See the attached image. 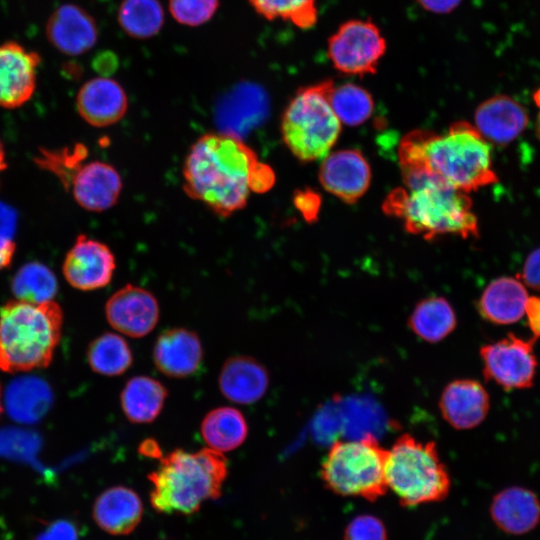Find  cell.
<instances>
[{
  "label": "cell",
  "mask_w": 540,
  "mask_h": 540,
  "mask_svg": "<svg viewBox=\"0 0 540 540\" xmlns=\"http://www.w3.org/2000/svg\"><path fill=\"white\" fill-rule=\"evenodd\" d=\"M46 35L61 53L78 56L96 44L98 31L95 20L87 11L74 4H63L49 16Z\"/></svg>",
  "instance_id": "44dd1931"
},
{
  "label": "cell",
  "mask_w": 540,
  "mask_h": 540,
  "mask_svg": "<svg viewBox=\"0 0 540 540\" xmlns=\"http://www.w3.org/2000/svg\"><path fill=\"white\" fill-rule=\"evenodd\" d=\"M535 341L510 332L481 346L479 354L484 378L506 391L531 388L538 369Z\"/></svg>",
  "instance_id": "30bf717a"
},
{
  "label": "cell",
  "mask_w": 540,
  "mask_h": 540,
  "mask_svg": "<svg viewBox=\"0 0 540 540\" xmlns=\"http://www.w3.org/2000/svg\"><path fill=\"white\" fill-rule=\"evenodd\" d=\"M329 102L339 121L348 126L363 124L374 111L372 95L354 83L334 86L329 94Z\"/></svg>",
  "instance_id": "1f68e13d"
},
{
  "label": "cell",
  "mask_w": 540,
  "mask_h": 540,
  "mask_svg": "<svg viewBox=\"0 0 540 540\" xmlns=\"http://www.w3.org/2000/svg\"><path fill=\"white\" fill-rule=\"evenodd\" d=\"M158 460V467L147 476L152 485L149 499L156 512L191 515L204 502L221 496L228 475V460L221 452L175 449Z\"/></svg>",
  "instance_id": "277c9868"
},
{
  "label": "cell",
  "mask_w": 540,
  "mask_h": 540,
  "mask_svg": "<svg viewBox=\"0 0 540 540\" xmlns=\"http://www.w3.org/2000/svg\"><path fill=\"white\" fill-rule=\"evenodd\" d=\"M87 156V149L82 144L57 150L41 149L35 157V163L55 175L66 191L71 179Z\"/></svg>",
  "instance_id": "836d02e7"
},
{
  "label": "cell",
  "mask_w": 540,
  "mask_h": 540,
  "mask_svg": "<svg viewBox=\"0 0 540 540\" xmlns=\"http://www.w3.org/2000/svg\"><path fill=\"white\" fill-rule=\"evenodd\" d=\"M87 359L94 372L118 376L131 367L134 358L129 344L122 336L106 332L89 344Z\"/></svg>",
  "instance_id": "f1b7e54d"
},
{
  "label": "cell",
  "mask_w": 540,
  "mask_h": 540,
  "mask_svg": "<svg viewBox=\"0 0 540 540\" xmlns=\"http://www.w3.org/2000/svg\"><path fill=\"white\" fill-rule=\"evenodd\" d=\"M386 49L385 37L370 19H351L342 23L327 41L328 58L344 75L375 74Z\"/></svg>",
  "instance_id": "9c48e42d"
},
{
  "label": "cell",
  "mask_w": 540,
  "mask_h": 540,
  "mask_svg": "<svg viewBox=\"0 0 540 540\" xmlns=\"http://www.w3.org/2000/svg\"><path fill=\"white\" fill-rule=\"evenodd\" d=\"M200 430L209 448L223 453L235 450L244 443L248 424L242 412L225 406L209 411L201 422Z\"/></svg>",
  "instance_id": "484cf974"
},
{
  "label": "cell",
  "mask_w": 540,
  "mask_h": 540,
  "mask_svg": "<svg viewBox=\"0 0 540 540\" xmlns=\"http://www.w3.org/2000/svg\"><path fill=\"white\" fill-rule=\"evenodd\" d=\"M317 0H249L254 10L267 20L281 19L300 29H310L318 19Z\"/></svg>",
  "instance_id": "d6a6232c"
},
{
  "label": "cell",
  "mask_w": 540,
  "mask_h": 540,
  "mask_svg": "<svg viewBox=\"0 0 540 540\" xmlns=\"http://www.w3.org/2000/svg\"><path fill=\"white\" fill-rule=\"evenodd\" d=\"M219 0H169V11L180 24L199 26L215 14Z\"/></svg>",
  "instance_id": "e575fe53"
},
{
  "label": "cell",
  "mask_w": 540,
  "mask_h": 540,
  "mask_svg": "<svg viewBox=\"0 0 540 540\" xmlns=\"http://www.w3.org/2000/svg\"><path fill=\"white\" fill-rule=\"evenodd\" d=\"M261 163L257 153L237 135L205 133L185 156L183 190L214 214L230 217L246 207Z\"/></svg>",
  "instance_id": "6da1fadb"
},
{
  "label": "cell",
  "mask_w": 540,
  "mask_h": 540,
  "mask_svg": "<svg viewBox=\"0 0 540 540\" xmlns=\"http://www.w3.org/2000/svg\"><path fill=\"white\" fill-rule=\"evenodd\" d=\"M404 187L388 194L383 211L405 230L432 240L442 235L478 237V220L467 192L425 175L403 176Z\"/></svg>",
  "instance_id": "3957f363"
},
{
  "label": "cell",
  "mask_w": 540,
  "mask_h": 540,
  "mask_svg": "<svg viewBox=\"0 0 540 540\" xmlns=\"http://www.w3.org/2000/svg\"><path fill=\"white\" fill-rule=\"evenodd\" d=\"M489 515L503 533L522 536L540 524V498L529 488L509 486L493 496Z\"/></svg>",
  "instance_id": "ac0fdd59"
},
{
  "label": "cell",
  "mask_w": 540,
  "mask_h": 540,
  "mask_svg": "<svg viewBox=\"0 0 540 540\" xmlns=\"http://www.w3.org/2000/svg\"><path fill=\"white\" fill-rule=\"evenodd\" d=\"M474 121L476 129L489 143L505 146L522 134L529 123V116L519 102L500 94L478 105Z\"/></svg>",
  "instance_id": "d6986e66"
},
{
  "label": "cell",
  "mask_w": 540,
  "mask_h": 540,
  "mask_svg": "<svg viewBox=\"0 0 540 540\" xmlns=\"http://www.w3.org/2000/svg\"><path fill=\"white\" fill-rule=\"evenodd\" d=\"M535 132L537 139L540 141V112L537 115L536 123H535Z\"/></svg>",
  "instance_id": "f6af8a7d"
},
{
  "label": "cell",
  "mask_w": 540,
  "mask_h": 540,
  "mask_svg": "<svg viewBox=\"0 0 540 540\" xmlns=\"http://www.w3.org/2000/svg\"><path fill=\"white\" fill-rule=\"evenodd\" d=\"M385 477L388 490L408 508L440 502L451 489V478L436 444L410 434L398 437L388 450Z\"/></svg>",
  "instance_id": "8992f818"
},
{
  "label": "cell",
  "mask_w": 540,
  "mask_h": 540,
  "mask_svg": "<svg viewBox=\"0 0 540 540\" xmlns=\"http://www.w3.org/2000/svg\"><path fill=\"white\" fill-rule=\"evenodd\" d=\"M218 386L228 400L243 405L253 404L265 395L269 386V373L255 358L235 355L224 362Z\"/></svg>",
  "instance_id": "7402d4cb"
},
{
  "label": "cell",
  "mask_w": 540,
  "mask_h": 540,
  "mask_svg": "<svg viewBox=\"0 0 540 540\" xmlns=\"http://www.w3.org/2000/svg\"><path fill=\"white\" fill-rule=\"evenodd\" d=\"M40 61L36 52L17 42L0 45V107L18 108L32 97Z\"/></svg>",
  "instance_id": "4fadbf2b"
},
{
  "label": "cell",
  "mask_w": 540,
  "mask_h": 540,
  "mask_svg": "<svg viewBox=\"0 0 540 540\" xmlns=\"http://www.w3.org/2000/svg\"><path fill=\"white\" fill-rule=\"evenodd\" d=\"M52 401L47 383L36 377L14 380L6 393L9 415L21 423H34L48 411Z\"/></svg>",
  "instance_id": "83f0119b"
},
{
  "label": "cell",
  "mask_w": 540,
  "mask_h": 540,
  "mask_svg": "<svg viewBox=\"0 0 540 540\" xmlns=\"http://www.w3.org/2000/svg\"><path fill=\"white\" fill-rule=\"evenodd\" d=\"M115 269L116 259L110 247L84 234L77 236L62 266L66 281L82 291L107 286L113 278Z\"/></svg>",
  "instance_id": "8fae6325"
},
{
  "label": "cell",
  "mask_w": 540,
  "mask_h": 540,
  "mask_svg": "<svg viewBox=\"0 0 540 540\" xmlns=\"http://www.w3.org/2000/svg\"><path fill=\"white\" fill-rule=\"evenodd\" d=\"M425 10L435 14H448L455 10L462 0H416Z\"/></svg>",
  "instance_id": "60d3db41"
},
{
  "label": "cell",
  "mask_w": 540,
  "mask_h": 540,
  "mask_svg": "<svg viewBox=\"0 0 540 540\" xmlns=\"http://www.w3.org/2000/svg\"><path fill=\"white\" fill-rule=\"evenodd\" d=\"M139 452L153 459H159L162 456L158 443L153 439L143 441L139 446Z\"/></svg>",
  "instance_id": "7bdbcfd3"
},
{
  "label": "cell",
  "mask_w": 540,
  "mask_h": 540,
  "mask_svg": "<svg viewBox=\"0 0 540 540\" xmlns=\"http://www.w3.org/2000/svg\"><path fill=\"white\" fill-rule=\"evenodd\" d=\"M123 181L117 169L100 160L82 163L74 173L69 189L77 204L91 212H103L119 200Z\"/></svg>",
  "instance_id": "9a60e30c"
},
{
  "label": "cell",
  "mask_w": 540,
  "mask_h": 540,
  "mask_svg": "<svg viewBox=\"0 0 540 540\" xmlns=\"http://www.w3.org/2000/svg\"><path fill=\"white\" fill-rule=\"evenodd\" d=\"M387 456L388 450L372 435L359 440L335 441L322 461L320 478L334 494L373 502L388 491Z\"/></svg>",
  "instance_id": "ba28073f"
},
{
  "label": "cell",
  "mask_w": 540,
  "mask_h": 540,
  "mask_svg": "<svg viewBox=\"0 0 540 540\" xmlns=\"http://www.w3.org/2000/svg\"><path fill=\"white\" fill-rule=\"evenodd\" d=\"M164 10L158 0H123L118 11L121 28L131 37L148 39L164 24Z\"/></svg>",
  "instance_id": "f546056e"
},
{
  "label": "cell",
  "mask_w": 540,
  "mask_h": 540,
  "mask_svg": "<svg viewBox=\"0 0 540 540\" xmlns=\"http://www.w3.org/2000/svg\"><path fill=\"white\" fill-rule=\"evenodd\" d=\"M293 201L306 221L313 222L317 219L321 206V198L318 193L309 189L297 191Z\"/></svg>",
  "instance_id": "8d00e7d4"
},
{
  "label": "cell",
  "mask_w": 540,
  "mask_h": 540,
  "mask_svg": "<svg viewBox=\"0 0 540 540\" xmlns=\"http://www.w3.org/2000/svg\"><path fill=\"white\" fill-rule=\"evenodd\" d=\"M398 158L402 177L431 176L467 193L498 181L490 143L466 121L453 123L442 134L409 132L400 141Z\"/></svg>",
  "instance_id": "7a4b0ae2"
},
{
  "label": "cell",
  "mask_w": 540,
  "mask_h": 540,
  "mask_svg": "<svg viewBox=\"0 0 540 540\" xmlns=\"http://www.w3.org/2000/svg\"><path fill=\"white\" fill-rule=\"evenodd\" d=\"M6 168H7V163H6L5 149L0 139V176Z\"/></svg>",
  "instance_id": "ee69618b"
},
{
  "label": "cell",
  "mask_w": 540,
  "mask_h": 540,
  "mask_svg": "<svg viewBox=\"0 0 540 540\" xmlns=\"http://www.w3.org/2000/svg\"><path fill=\"white\" fill-rule=\"evenodd\" d=\"M319 180L329 193L346 203L353 204L368 190L371 170L359 150H339L328 155L322 162Z\"/></svg>",
  "instance_id": "5bb4252c"
},
{
  "label": "cell",
  "mask_w": 540,
  "mask_h": 540,
  "mask_svg": "<svg viewBox=\"0 0 540 540\" xmlns=\"http://www.w3.org/2000/svg\"><path fill=\"white\" fill-rule=\"evenodd\" d=\"M333 87L331 79L301 87L283 112L280 125L283 143L301 162L327 156L340 135L341 122L329 102Z\"/></svg>",
  "instance_id": "52a82bcc"
},
{
  "label": "cell",
  "mask_w": 540,
  "mask_h": 540,
  "mask_svg": "<svg viewBox=\"0 0 540 540\" xmlns=\"http://www.w3.org/2000/svg\"><path fill=\"white\" fill-rule=\"evenodd\" d=\"M524 317L532 338H540V296H529L525 306Z\"/></svg>",
  "instance_id": "ab89813d"
},
{
  "label": "cell",
  "mask_w": 540,
  "mask_h": 540,
  "mask_svg": "<svg viewBox=\"0 0 540 540\" xmlns=\"http://www.w3.org/2000/svg\"><path fill=\"white\" fill-rule=\"evenodd\" d=\"M61 307L54 301L11 300L0 308V370L8 373L45 368L60 341Z\"/></svg>",
  "instance_id": "5b68a950"
},
{
  "label": "cell",
  "mask_w": 540,
  "mask_h": 540,
  "mask_svg": "<svg viewBox=\"0 0 540 540\" xmlns=\"http://www.w3.org/2000/svg\"><path fill=\"white\" fill-rule=\"evenodd\" d=\"M457 325L451 304L440 296L422 299L408 318L410 330L428 343H437L453 332Z\"/></svg>",
  "instance_id": "4316f807"
},
{
  "label": "cell",
  "mask_w": 540,
  "mask_h": 540,
  "mask_svg": "<svg viewBox=\"0 0 540 540\" xmlns=\"http://www.w3.org/2000/svg\"><path fill=\"white\" fill-rule=\"evenodd\" d=\"M76 108L86 123L104 128L122 120L127 113L128 98L116 80L101 76L81 86L76 96Z\"/></svg>",
  "instance_id": "e0dca14e"
},
{
  "label": "cell",
  "mask_w": 540,
  "mask_h": 540,
  "mask_svg": "<svg viewBox=\"0 0 540 540\" xmlns=\"http://www.w3.org/2000/svg\"><path fill=\"white\" fill-rule=\"evenodd\" d=\"M156 368L171 378H186L199 371L203 347L196 332L182 327L164 330L153 348Z\"/></svg>",
  "instance_id": "2e32d148"
},
{
  "label": "cell",
  "mask_w": 540,
  "mask_h": 540,
  "mask_svg": "<svg viewBox=\"0 0 540 540\" xmlns=\"http://www.w3.org/2000/svg\"><path fill=\"white\" fill-rule=\"evenodd\" d=\"M1 411H2V405H1V389H0V415H1Z\"/></svg>",
  "instance_id": "bcb514c9"
},
{
  "label": "cell",
  "mask_w": 540,
  "mask_h": 540,
  "mask_svg": "<svg viewBox=\"0 0 540 540\" xmlns=\"http://www.w3.org/2000/svg\"><path fill=\"white\" fill-rule=\"evenodd\" d=\"M167 396L168 390L160 381L144 375L135 376L122 389L120 404L131 423H151L160 415Z\"/></svg>",
  "instance_id": "d4e9b609"
},
{
  "label": "cell",
  "mask_w": 540,
  "mask_h": 540,
  "mask_svg": "<svg viewBox=\"0 0 540 540\" xmlns=\"http://www.w3.org/2000/svg\"><path fill=\"white\" fill-rule=\"evenodd\" d=\"M517 277L525 286L540 292V247L529 253Z\"/></svg>",
  "instance_id": "74e56055"
},
{
  "label": "cell",
  "mask_w": 540,
  "mask_h": 540,
  "mask_svg": "<svg viewBox=\"0 0 540 540\" xmlns=\"http://www.w3.org/2000/svg\"><path fill=\"white\" fill-rule=\"evenodd\" d=\"M529 295L518 277L502 276L482 291L477 309L480 316L495 325H511L524 317Z\"/></svg>",
  "instance_id": "603a6c76"
},
{
  "label": "cell",
  "mask_w": 540,
  "mask_h": 540,
  "mask_svg": "<svg viewBox=\"0 0 540 540\" xmlns=\"http://www.w3.org/2000/svg\"><path fill=\"white\" fill-rule=\"evenodd\" d=\"M15 250V242L0 228V270L11 263Z\"/></svg>",
  "instance_id": "b9f144b4"
},
{
  "label": "cell",
  "mask_w": 540,
  "mask_h": 540,
  "mask_svg": "<svg viewBox=\"0 0 540 540\" xmlns=\"http://www.w3.org/2000/svg\"><path fill=\"white\" fill-rule=\"evenodd\" d=\"M11 291L18 300L43 303L52 301L58 291V282L46 265L29 262L13 276Z\"/></svg>",
  "instance_id": "4dcf8cb0"
},
{
  "label": "cell",
  "mask_w": 540,
  "mask_h": 540,
  "mask_svg": "<svg viewBox=\"0 0 540 540\" xmlns=\"http://www.w3.org/2000/svg\"><path fill=\"white\" fill-rule=\"evenodd\" d=\"M143 504L131 488L113 486L103 491L93 506L96 524L112 535H127L135 530L142 519Z\"/></svg>",
  "instance_id": "cb8c5ba5"
},
{
  "label": "cell",
  "mask_w": 540,
  "mask_h": 540,
  "mask_svg": "<svg viewBox=\"0 0 540 540\" xmlns=\"http://www.w3.org/2000/svg\"><path fill=\"white\" fill-rule=\"evenodd\" d=\"M439 409L450 426L457 430H469L486 419L490 397L477 380L457 379L448 383L442 391Z\"/></svg>",
  "instance_id": "ffe728a7"
},
{
  "label": "cell",
  "mask_w": 540,
  "mask_h": 540,
  "mask_svg": "<svg viewBox=\"0 0 540 540\" xmlns=\"http://www.w3.org/2000/svg\"><path fill=\"white\" fill-rule=\"evenodd\" d=\"M108 323L118 332L133 338L148 335L159 321V304L149 290L133 285L114 292L105 304Z\"/></svg>",
  "instance_id": "7c38bea8"
},
{
  "label": "cell",
  "mask_w": 540,
  "mask_h": 540,
  "mask_svg": "<svg viewBox=\"0 0 540 540\" xmlns=\"http://www.w3.org/2000/svg\"><path fill=\"white\" fill-rule=\"evenodd\" d=\"M343 540H387V530L381 519L363 514L347 524Z\"/></svg>",
  "instance_id": "d590c367"
},
{
  "label": "cell",
  "mask_w": 540,
  "mask_h": 540,
  "mask_svg": "<svg viewBox=\"0 0 540 540\" xmlns=\"http://www.w3.org/2000/svg\"><path fill=\"white\" fill-rule=\"evenodd\" d=\"M35 540H78V532L71 522L61 520L51 524Z\"/></svg>",
  "instance_id": "f35d334b"
}]
</instances>
